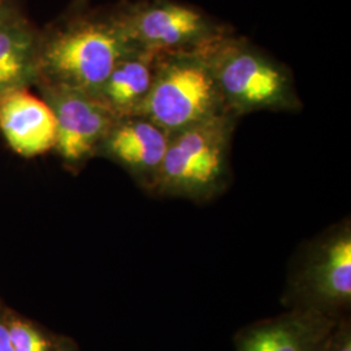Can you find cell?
<instances>
[{
	"instance_id": "obj_1",
	"label": "cell",
	"mask_w": 351,
	"mask_h": 351,
	"mask_svg": "<svg viewBox=\"0 0 351 351\" xmlns=\"http://www.w3.org/2000/svg\"><path fill=\"white\" fill-rule=\"evenodd\" d=\"M133 49L113 11L73 12L40 34L38 81L98 97L113 66Z\"/></svg>"
},
{
	"instance_id": "obj_2",
	"label": "cell",
	"mask_w": 351,
	"mask_h": 351,
	"mask_svg": "<svg viewBox=\"0 0 351 351\" xmlns=\"http://www.w3.org/2000/svg\"><path fill=\"white\" fill-rule=\"evenodd\" d=\"M226 112L241 117L259 111L302 108L288 66L246 38L232 33L203 47Z\"/></svg>"
},
{
	"instance_id": "obj_3",
	"label": "cell",
	"mask_w": 351,
	"mask_h": 351,
	"mask_svg": "<svg viewBox=\"0 0 351 351\" xmlns=\"http://www.w3.org/2000/svg\"><path fill=\"white\" fill-rule=\"evenodd\" d=\"M237 120L221 113L171 134L154 194L203 203L224 193Z\"/></svg>"
},
{
	"instance_id": "obj_4",
	"label": "cell",
	"mask_w": 351,
	"mask_h": 351,
	"mask_svg": "<svg viewBox=\"0 0 351 351\" xmlns=\"http://www.w3.org/2000/svg\"><path fill=\"white\" fill-rule=\"evenodd\" d=\"M226 112L203 49L158 53L154 82L138 114L173 134Z\"/></svg>"
},
{
	"instance_id": "obj_5",
	"label": "cell",
	"mask_w": 351,
	"mask_h": 351,
	"mask_svg": "<svg viewBox=\"0 0 351 351\" xmlns=\"http://www.w3.org/2000/svg\"><path fill=\"white\" fill-rule=\"evenodd\" d=\"M285 304L339 319L351 306V228H330L310 243L289 277Z\"/></svg>"
},
{
	"instance_id": "obj_6",
	"label": "cell",
	"mask_w": 351,
	"mask_h": 351,
	"mask_svg": "<svg viewBox=\"0 0 351 351\" xmlns=\"http://www.w3.org/2000/svg\"><path fill=\"white\" fill-rule=\"evenodd\" d=\"M113 12L136 47L158 53L199 50L232 33L211 14L178 0L126 1Z\"/></svg>"
},
{
	"instance_id": "obj_7",
	"label": "cell",
	"mask_w": 351,
	"mask_h": 351,
	"mask_svg": "<svg viewBox=\"0 0 351 351\" xmlns=\"http://www.w3.org/2000/svg\"><path fill=\"white\" fill-rule=\"evenodd\" d=\"M40 88L56 120L55 150L72 167L88 162L117 117L86 93L47 84H40Z\"/></svg>"
},
{
	"instance_id": "obj_8",
	"label": "cell",
	"mask_w": 351,
	"mask_h": 351,
	"mask_svg": "<svg viewBox=\"0 0 351 351\" xmlns=\"http://www.w3.org/2000/svg\"><path fill=\"white\" fill-rule=\"evenodd\" d=\"M171 134L143 114L117 117L97 155L121 165L139 186L154 194Z\"/></svg>"
},
{
	"instance_id": "obj_9",
	"label": "cell",
	"mask_w": 351,
	"mask_h": 351,
	"mask_svg": "<svg viewBox=\"0 0 351 351\" xmlns=\"http://www.w3.org/2000/svg\"><path fill=\"white\" fill-rule=\"evenodd\" d=\"M339 319L293 307L288 313L241 329L237 351H320Z\"/></svg>"
},
{
	"instance_id": "obj_10",
	"label": "cell",
	"mask_w": 351,
	"mask_h": 351,
	"mask_svg": "<svg viewBox=\"0 0 351 351\" xmlns=\"http://www.w3.org/2000/svg\"><path fill=\"white\" fill-rule=\"evenodd\" d=\"M0 132L14 152L32 158L55 149L56 120L50 106L26 88L0 94Z\"/></svg>"
},
{
	"instance_id": "obj_11",
	"label": "cell",
	"mask_w": 351,
	"mask_h": 351,
	"mask_svg": "<svg viewBox=\"0 0 351 351\" xmlns=\"http://www.w3.org/2000/svg\"><path fill=\"white\" fill-rule=\"evenodd\" d=\"M40 34L11 0L0 13V94L38 81Z\"/></svg>"
},
{
	"instance_id": "obj_12",
	"label": "cell",
	"mask_w": 351,
	"mask_h": 351,
	"mask_svg": "<svg viewBox=\"0 0 351 351\" xmlns=\"http://www.w3.org/2000/svg\"><path fill=\"white\" fill-rule=\"evenodd\" d=\"M156 56L136 47L113 66L97 98L116 117L138 114L154 82Z\"/></svg>"
},
{
	"instance_id": "obj_13",
	"label": "cell",
	"mask_w": 351,
	"mask_h": 351,
	"mask_svg": "<svg viewBox=\"0 0 351 351\" xmlns=\"http://www.w3.org/2000/svg\"><path fill=\"white\" fill-rule=\"evenodd\" d=\"M7 328L13 351H50L47 339L33 326L23 322H12Z\"/></svg>"
},
{
	"instance_id": "obj_14",
	"label": "cell",
	"mask_w": 351,
	"mask_h": 351,
	"mask_svg": "<svg viewBox=\"0 0 351 351\" xmlns=\"http://www.w3.org/2000/svg\"><path fill=\"white\" fill-rule=\"evenodd\" d=\"M320 351H351L350 317H339Z\"/></svg>"
},
{
	"instance_id": "obj_15",
	"label": "cell",
	"mask_w": 351,
	"mask_h": 351,
	"mask_svg": "<svg viewBox=\"0 0 351 351\" xmlns=\"http://www.w3.org/2000/svg\"><path fill=\"white\" fill-rule=\"evenodd\" d=\"M0 351H13L10 335H8V328L1 322H0Z\"/></svg>"
},
{
	"instance_id": "obj_16",
	"label": "cell",
	"mask_w": 351,
	"mask_h": 351,
	"mask_svg": "<svg viewBox=\"0 0 351 351\" xmlns=\"http://www.w3.org/2000/svg\"><path fill=\"white\" fill-rule=\"evenodd\" d=\"M88 0H73V3H72V7H71L72 12L84 11V7L86 5V3H88Z\"/></svg>"
},
{
	"instance_id": "obj_17",
	"label": "cell",
	"mask_w": 351,
	"mask_h": 351,
	"mask_svg": "<svg viewBox=\"0 0 351 351\" xmlns=\"http://www.w3.org/2000/svg\"><path fill=\"white\" fill-rule=\"evenodd\" d=\"M5 1H7V0H3V3L0 4V13L3 12V10H4V7H5Z\"/></svg>"
},
{
	"instance_id": "obj_18",
	"label": "cell",
	"mask_w": 351,
	"mask_h": 351,
	"mask_svg": "<svg viewBox=\"0 0 351 351\" xmlns=\"http://www.w3.org/2000/svg\"><path fill=\"white\" fill-rule=\"evenodd\" d=\"M1 3H3V0H0V4H1Z\"/></svg>"
}]
</instances>
